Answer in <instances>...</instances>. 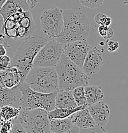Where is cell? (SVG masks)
Wrapping results in <instances>:
<instances>
[{"instance_id": "1", "label": "cell", "mask_w": 128, "mask_h": 133, "mask_svg": "<svg viewBox=\"0 0 128 133\" xmlns=\"http://www.w3.org/2000/svg\"><path fill=\"white\" fill-rule=\"evenodd\" d=\"M63 26L60 35L56 38L61 44L86 41L91 31L89 19L85 14L68 8L63 10Z\"/></svg>"}, {"instance_id": "2", "label": "cell", "mask_w": 128, "mask_h": 133, "mask_svg": "<svg viewBox=\"0 0 128 133\" xmlns=\"http://www.w3.org/2000/svg\"><path fill=\"white\" fill-rule=\"evenodd\" d=\"M58 77L59 90H73L78 87H85L89 84V76L71 62L64 52L55 66Z\"/></svg>"}, {"instance_id": "3", "label": "cell", "mask_w": 128, "mask_h": 133, "mask_svg": "<svg viewBox=\"0 0 128 133\" xmlns=\"http://www.w3.org/2000/svg\"><path fill=\"white\" fill-rule=\"evenodd\" d=\"M47 42L46 38L40 36L28 37L16 51L10 66L17 68L21 81H24L26 75L33 66L34 58Z\"/></svg>"}, {"instance_id": "4", "label": "cell", "mask_w": 128, "mask_h": 133, "mask_svg": "<svg viewBox=\"0 0 128 133\" xmlns=\"http://www.w3.org/2000/svg\"><path fill=\"white\" fill-rule=\"evenodd\" d=\"M28 87L38 92L49 94L58 90V77L55 67L33 66L25 79Z\"/></svg>"}, {"instance_id": "5", "label": "cell", "mask_w": 128, "mask_h": 133, "mask_svg": "<svg viewBox=\"0 0 128 133\" xmlns=\"http://www.w3.org/2000/svg\"><path fill=\"white\" fill-rule=\"evenodd\" d=\"M36 28L32 14L29 10L16 12L9 17L4 22L3 31L9 38L20 40L29 37Z\"/></svg>"}, {"instance_id": "6", "label": "cell", "mask_w": 128, "mask_h": 133, "mask_svg": "<svg viewBox=\"0 0 128 133\" xmlns=\"http://www.w3.org/2000/svg\"><path fill=\"white\" fill-rule=\"evenodd\" d=\"M20 91V106L22 109L42 108L47 111L55 109V98L57 90L49 94L38 92L30 88L24 81L17 85Z\"/></svg>"}, {"instance_id": "7", "label": "cell", "mask_w": 128, "mask_h": 133, "mask_svg": "<svg viewBox=\"0 0 128 133\" xmlns=\"http://www.w3.org/2000/svg\"><path fill=\"white\" fill-rule=\"evenodd\" d=\"M19 118L26 133H50L48 111L42 108L23 109Z\"/></svg>"}, {"instance_id": "8", "label": "cell", "mask_w": 128, "mask_h": 133, "mask_svg": "<svg viewBox=\"0 0 128 133\" xmlns=\"http://www.w3.org/2000/svg\"><path fill=\"white\" fill-rule=\"evenodd\" d=\"M63 52V44L52 38L42 47L33 61V66L55 67Z\"/></svg>"}, {"instance_id": "9", "label": "cell", "mask_w": 128, "mask_h": 133, "mask_svg": "<svg viewBox=\"0 0 128 133\" xmlns=\"http://www.w3.org/2000/svg\"><path fill=\"white\" fill-rule=\"evenodd\" d=\"M43 31L50 38H57L63 26V10L56 6L44 10L40 17Z\"/></svg>"}, {"instance_id": "10", "label": "cell", "mask_w": 128, "mask_h": 133, "mask_svg": "<svg viewBox=\"0 0 128 133\" xmlns=\"http://www.w3.org/2000/svg\"><path fill=\"white\" fill-rule=\"evenodd\" d=\"M63 52L69 59L79 67L82 68L84 62L91 46L86 41H78L63 44Z\"/></svg>"}, {"instance_id": "11", "label": "cell", "mask_w": 128, "mask_h": 133, "mask_svg": "<svg viewBox=\"0 0 128 133\" xmlns=\"http://www.w3.org/2000/svg\"><path fill=\"white\" fill-rule=\"evenodd\" d=\"M103 63L101 51L94 47L91 48L88 52L82 69L85 74L90 76L100 70Z\"/></svg>"}, {"instance_id": "12", "label": "cell", "mask_w": 128, "mask_h": 133, "mask_svg": "<svg viewBox=\"0 0 128 133\" xmlns=\"http://www.w3.org/2000/svg\"><path fill=\"white\" fill-rule=\"evenodd\" d=\"M96 125L104 127L109 120V107L102 101L87 107Z\"/></svg>"}, {"instance_id": "13", "label": "cell", "mask_w": 128, "mask_h": 133, "mask_svg": "<svg viewBox=\"0 0 128 133\" xmlns=\"http://www.w3.org/2000/svg\"><path fill=\"white\" fill-rule=\"evenodd\" d=\"M21 81V76L17 68L9 66L6 69L0 67V90L16 87Z\"/></svg>"}, {"instance_id": "14", "label": "cell", "mask_w": 128, "mask_h": 133, "mask_svg": "<svg viewBox=\"0 0 128 133\" xmlns=\"http://www.w3.org/2000/svg\"><path fill=\"white\" fill-rule=\"evenodd\" d=\"M69 118L80 130L85 129L96 125L87 108H84L75 112L69 116Z\"/></svg>"}, {"instance_id": "15", "label": "cell", "mask_w": 128, "mask_h": 133, "mask_svg": "<svg viewBox=\"0 0 128 133\" xmlns=\"http://www.w3.org/2000/svg\"><path fill=\"white\" fill-rule=\"evenodd\" d=\"M29 10V5L27 0H6L0 9V14L5 21L16 12H26Z\"/></svg>"}, {"instance_id": "16", "label": "cell", "mask_w": 128, "mask_h": 133, "mask_svg": "<svg viewBox=\"0 0 128 133\" xmlns=\"http://www.w3.org/2000/svg\"><path fill=\"white\" fill-rule=\"evenodd\" d=\"M21 94L17 86L12 88L0 90V107L4 106H20V97Z\"/></svg>"}, {"instance_id": "17", "label": "cell", "mask_w": 128, "mask_h": 133, "mask_svg": "<svg viewBox=\"0 0 128 133\" xmlns=\"http://www.w3.org/2000/svg\"><path fill=\"white\" fill-rule=\"evenodd\" d=\"M50 127L52 133H78L80 129L75 125L69 117L62 119H52Z\"/></svg>"}, {"instance_id": "18", "label": "cell", "mask_w": 128, "mask_h": 133, "mask_svg": "<svg viewBox=\"0 0 128 133\" xmlns=\"http://www.w3.org/2000/svg\"><path fill=\"white\" fill-rule=\"evenodd\" d=\"M78 107L72 90H58L55 98V108H75Z\"/></svg>"}, {"instance_id": "19", "label": "cell", "mask_w": 128, "mask_h": 133, "mask_svg": "<svg viewBox=\"0 0 128 133\" xmlns=\"http://www.w3.org/2000/svg\"><path fill=\"white\" fill-rule=\"evenodd\" d=\"M84 91L86 99V108L101 101L104 98L102 90L101 87L98 86H85Z\"/></svg>"}, {"instance_id": "20", "label": "cell", "mask_w": 128, "mask_h": 133, "mask_svg": "<svg viewBox=\"0 0 128 133\" xmlns=\"http://www.w3.org/2000/svg\"><path fill=\"white\" fill-rule=\"evenodd\" d=\"M84 108L86 107L82 106L75 108H55L53 110L48 111V117L50 120L52 119L66 118L69 117L75 112Z\"/></svg>"}, {"instance_id": "21", "label": "cell", "mask_w": 128, "mask_h": 133, "mask_svg": "<svg viewBox=\"0 0 128 133\" xmlns=\"http://www.w3.org/2000/svg\"><path fill=\"white\" fill-rule=\"evenodd\" d=\"M21 110L20 106L16 107L12 106H4L0 108V120L1 122L12 120L20 115Z\"/></svg>"}, {"instance_id": "22", "label": "cell", "mask_w": 128, "mask_h": 133, "mask_svg": "<svg viewBox=\"0 0 128 133\" xmlns=\"http://www.w3.org/2000/svg\"><path fill=\"white\" fill-rule=\"evenodd\" d=\"M74 99L78 106L86 107V99L85 96L84 87H78L72 90Z\"/></svg>"}, {"instance_id": "23", "label": "cell", "mask_w": 128, "mask_h": 133, "mask_svg": "<svg viewBox=\"0 0 128 133\" xmlns=\"http://www.w3.org/2000/svg\"><path fill=\"white\" fill-rule=\"evenodd\" d=\"M98 33L101 37L106 40L112 38L114 36V30L109 26L100 25L98 28Z\"/></svg>"}, {"instance_id": "24", "label": "cell", "mask_w": 128, "mask_h": 133, "mask_svg": "<svg viewBox=\"0 0 128 133\" xmlns=\"http://www.w3.org/2000/svg\"><path fill=\"white\" fill-rule=\"evenodd\" d=\"M94 21L97 24L104 26H110L111 23V18L101 12L96 14L94 17Z\"/></svg>"}, {"instance_id": "25", "label": "cell", "mask_w": 128, "mask_h": 133, "mask_svg": "<svg viewBox=\"0 0 128 133\" xmlns=\"http://www.w3.org/2000/svg\"><path fill=\"white\" fill-rule=\"evenodd\" d=\"M81 5L89 8H96L101 6L104 0H79Z\"/></svg>"}, {"instance_id": "26", "label": "cell", "mask_w": 128, "mask_h": 133, "mask_svg": "<svg viewBox=\"0 0 128 133\" xmlns=\"http://www.w3.org/2000/svg\"><path fill=\"white\" fill-rule=\"evenodd\" d=\"M12 122L13 125H12V129L10 133H26L24 129L23 128L22 125L20 124L19 116L16 118L12 120Z\"/></svg>"}, {"instance_id": "27", "label": "cell", "mask_w": 128, "mask_h": 133, "mask_svg": "<svg viewBox=\"0 0 128 133\" xmlns=\"http://www.w3.org/2000/svg\"><path fill=\"white\" fill-rule=\"evenodd\" d=\"M107 49L109 52H113L116 51L119 48V43L115 38H109L107 40Z\"/></svg>"}, {"instance_id": "28", "label": "cell", "mask_w": 128, "mask_h": 133, "mask_svg": "<svg viewBox=\"0 0 128 133\" xmlns=\"http://www.w3.org/2000/svg\"><path fill=\"white\" fill-rule=\"evenodd\" d=\"M12 120H6L2 122L0 133H10L12 129Z\"/></svg>"}, {"instance_id": "29", "label": "cell", "mask_w": 128, "mask_h": 133, "mask_svg": "<svg viewBox=\"0 0 128 133\" xmlns=\"http://www.w3.org/2000/svg\"><path fill=\"white\" fill-rule=\"evenodd\" d=\"M11 62V58L6 55L0 56V67L3 69H6L10 66Z\"/></svg>"}, {"instance_id": "30", "label": "cell", "mask_w": 128, "mask_h": 133, "mask_svg": "<svg viewBox=\"0 0 128 133\" xmlns=\"http://www.w3.org/2000/svg\"><path fill=\"white\" fill-rule=\"evenodd\" d=\"M6 48H10L9 45L0 44V56L5 55L6 53Z\"/></svg>"}, {"instance_id": "31", "label": "cell", "mask_w": 128, "mask_h": 133, "mask_svg": "<svg viewBox=\"0 0 128 133\" xmlns=\"http://www.w3.org/2000/svg\"><path fill=\"white\" fill-rule=\"evenodd\" d=\"M27 1L29 5L30 9H32V8H34L35 7L37 3L39 1V0H27Z\"/></svg>"}, {"instance_id": "32", "label": "cell", "mask_w": 128, "mask_h": 133, "mask_svg": "<svg viewBox=\"0 0 128 133\" xmlns=\"http://www.w3.org/2000/svg\"><path fill=\"white\" fill-rule=\"evenodd\" d=\"M0 44L8 45L7 42L5 41V35L3 31H0Z\"/></svg>"}, {"instance_id": "33", "label": "cell", "mask_w": 128, "mask_h": 133, "mask_svg": "<svg viewBox=\"0 0 128 133\" xmlns=\"http://www.w3.org/2000/svg\"><path fill=\"white\" fill-rule=\"evenodd\" d=\"M4 22H5V20L3 19V17L0 14V31H3Z\"/></svg>"}, {"instance_id": "34", "label": "cell", "mask_w": 128, "mask_h": 133, "mask_svg": "<svg viewBox=\"0 0 128 133\" xmlns=\"http://www.w3.org/2000/svg\"><path fill=\"white\" fill-rule=\"evenodd\" d=\"M6 0H0V9L2 7L3 5H4V3L6 2Z\"/></svg>"}, {"instance_id": "35", "label": "cell", "mask_w": 128, "mask_h": 133, "mask_svg": "<svg viewBox=\"0 0 128 133\" xmlns=\"http://www.w3.org/2000/svg\"><path fill=\"white\" fill-rule=\"evenodd\" d=\"M1 124H2V122L0 120V129H1Z\"/></svg>"}, {"instance_id": "36", "label": "cell", "mask_w": 128, "mask_h": 133, "mask_svg": "<svg viewBox=\"0 0 128 133\" xmlns=\"http://www.w3.org/2000/svg\"><path fill=\"white\" fill-rule=\"evenodd\" d=\"M0 108H1V107H0Z\"/></svg>"}]
</instances>
